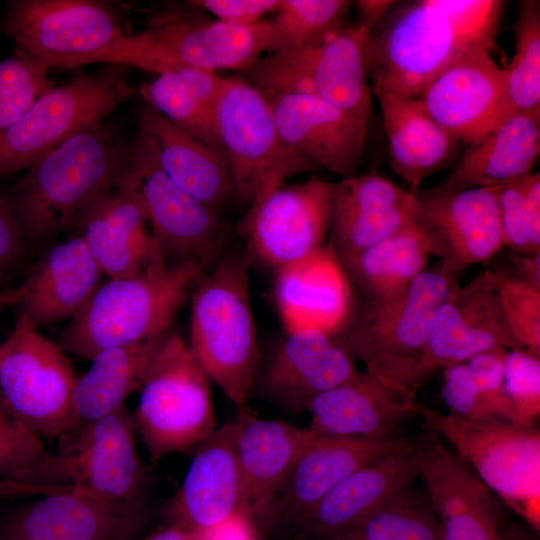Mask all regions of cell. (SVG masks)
I'll list each match as a JSON object with an SVG mask.
<instances>
[{
  "instance_id": "6da1fadb",
  "label": "cell",
  "mask_w": 540,
  "mask_h": 540,
  "mask_svg": "<svg viewBox=\"0 0 540 540\" xmlns=\"http://www.w3.org/2000/svg\"><path fill=\"white\" fill-rule=\"evenodd\" d=\"M396 3L370 32V87L410 98L462 56L490 51L505 7L501 0Z\"/></svg>"
},
{
  "instance_id": "7a4b0ae2",
  "label": "cell",
  "mask_w": 540,
  "mask_h": 540,
  "mask_svg": "<svg viewBox=\"0 0 540 540\" xmlns=\"http://www.w3.org/2000/svg\"><path fill=\"white\" fill-rule=\"evenodd\" d=\"M127 146L112 125L102 122L27 168L9 195L25 245L82 229L116 190Z\"/></svg>"
},
{
  "instance_id": "3957f363",
  "label": "cell",
  "mask_w": 540,
  "mask_h": 540,
  "mask_svg": "<svg viewBox=\"0 0 540 540\" xmlns=\"http://www.w3.org/2000/svg\"><path fill=\"white\" fill-rule=\"evenodd\" d=\"M197 263H168L160 245L136 274L101 283L72 318L58 345L92 359L99 352L137 344L167 333L191 287L204 275Z\"/></svg>"
},
{
  "instance_id": "277c9868",
  "label": "cell",
  "mask_w": 540,
  "mask_h": 540,
  "mask_svg": "<svg viewBox=\"0 0 540 540\" xmlns=\"http://www.w3.org/2000/svg\"><path fill=\"white\" fill-rule=\"evenodd\" d=\"M249 252L224 254L197 282L189 346L211 381L246 405L259 362L249 290Z\"/></svg>"
},
{
  "instance_id": "5b68a950",
  "label": "cell",
  "mask_w": 540,
  "mask_h": 540,
  "mask_svg": "<svg viewBox=\"0 0 540 540\" xmlns=\"http://www.w3.org/2000/svg\"><path fill=\"white\" fill-rule=\"evenodd\" d=\"M457 277L438 262L403 289L368 300L353 325L339 333L368 373L406 398L407 376L428 340L438 308L458 285Z\"/></svg>"
},
{
  "instance_id": "8992f818",
  "label": "cell",
  "mask_w": 540,
  "mask_h": 540,
  "mask_svg": "<svg viewBox=\"0 0 540 540\" xmlns=\"http://www.w3.org/2000/svg\"><path fill=\"white\" fill-rule=\"evenodd\" d=\"M253 80L270 98L312 95L368 125L373 114L370 31L343 25L309 44L268 53L255 64Z\"/></svg>"
},
{
  "instance_id": "52a82bcc",
  "label": "cell",
  "mask_w": 540,
  "mask_h": 540,
  "mask_svg": "<svg viewBox=\"0 0 540 540\" xmlns=\"http://www.w3.org/2000/svg\"><path fill=\"white\" fill-rule=\"evenodd\" d=\"M210 378L178 334H168L139 388L134 415L152 460L188 453L216 429Z\"/></svg>"
},
{
  "instance_id": "ba28073f",
  "label": "cell",
  "mask_w": 540,
  "mask_h": 540,
  "mask_svg": "<svg viewBox=\"0 0 540 540\" xmlns=\"http://www.w3.org/2000/svg\"><path fill=\"white\" fill-rule=\"evenodd\" d=\"M278 48L270 19L254 25L204 20L177 4L145 11L134 67L156 75L179 68L244 71Z\"/></svg>"
},
{
  "instance_id": "9c48e42d",
  "label": "cell",
  "mask_w": 540,
  "mask_h": 540,
  "mask_svg": "<svg viewBox=\"0 0 540 540\" xmlns=\"http://www.w3.org/2000/svg\"><path fill=\"white\" fill-rule=\"evenodd\" d=\"M434 431L479 479L534 529L540 525V432L535 425L476 422L420 405Z\"/></svg>"
},
{
  "instance_id": "30bf717a",
  "label": "cell",
  "mask_w": 540,
  "mask_h": 540,
  "mask_svg": "<svg viewBox=\"0 0 540 540\" xmlns=\"http://www.w3.org/2000/svg\"><path fill=\"white\" fill-rule=\"evenodd\" d=\"M215 123L234 198L250 208L289 178L318 168L286 146L269 100L240 76L225 78Z\"/></svg>"
},
{
  "instance_id": "8fae6325",
  "label": "cell",
  "mask_w": 540,
  "mask_h": 540,
  "mask_svg": "<svg viewBox=\"0 0 540 540\" xmlns=\"http://www.w3.org/2000/svg\"><path fill=\"white\" fill-rule=\"evenodd\" d=\"M134 92L120 65L78 73L53 87L0 136V176L29 168L68 139L104 122Z\"/></svg>"
},
{
  "instance_id": "7c38bea8",
  "label": "cell",
  "mask_w": 540,
  "mask_h": 540,
  "mask_svg": "<svg viewBox=\"0 0 540 540\" xmlns=\"http://www.w3.org/2000/svg\"><path fill=\"white\" fill-rule=\"evenodd\" d=\"M0 33L50 68L101 63L125 34L118 12L95 0H11Z\"/></svg>"
},
{
  "instance_id": "4fadbf2b",
  "label": "cell",
  "mask_w": 540,
  "mask_h": 540,
  "mask_svg": "<svg viewBox=\"0 0 540 540\" xmlns=\"http://www.w3.org/2000/svg\"><path fill=\"white\" fill-rule=\"evenodd\" d=\"M0 358V398L40 437L55 438L75 429L76 377L64 350L20 313Z\"/></svg>"
},
{
  "instance_id": "5bb4252c",
  "label": "cell",
  "mask_w": 540,
  "mask_h": 540,
  "mask_svg": "<svg viewBox=\"0 0 540 540\" xmlns=\"http://www.w3.org/2000/svg\"><path fill=\"white\" fill-rule=\"evenodd\" d=\"M118 182L136 191L151 235L166 260L193 262L207 269L219 259L223 246L219 211L184 192L166 176L151 137L141 128L127 146Z\"/></svg>"
},
{
  "instance_id": "9a60e30c",
  "label": "cell",
  "mask_w": 540,
  "mask_h": 540,
  "mask_svg": "<svg viewBox=\"0 0 540 540\" xmlns=\"http://www.w3.org/2000/svg\"><path fill=\"white\" fill-rule=\"evenodd\" d=\"M496 348L525 349L505 319L492 270H484L466 285L458 284L438 308L428 340L407 376L405 395L416 400L418 389L437 370Z\"/></svg>"
},
{
  "instance_id": "2e32d148",
  "label": "cell",
  "mask_w": 540,
  "mask_h": 540,
  "mask_svg": "<svg viewBox=\"0 0 540 540\" xmlns=\"http://www.w3.org/2000/svg\"><path fill=\"white\" fill-rule=\"evenodd\" d=\"M331 213V182L312 177L271 191L249 209L240 231L249 253L278 270L325 246Z\"/></svg>"
},
{
  "instance_id": "e0dca14e",
  "label": "cell",
  "mask_w": 540,
  "mask_h": 540,
  "mask_svg": "<svg viewBox=\"0 0 540 540\" xmlns=\"http://www.w3.org/2000/svg\"><path fill=\"white\" fill-rule=\"evenodd\" d=\"M413 220L429 254L459 275L488 261L504 247L498 205L491 187L448 190L419 188Z\"/></svg>"
},
{
  "instance_id": "ac0fdd59",
  "label": "cell",
  "mask_w": 540,
  "mask_h": 540,
  "mask_svg": "<svg viewBox=\"0 0 540 540\" xmlns=\"http://www.w3.org/2000/svg\"><path fill=\"white\" fill-rule=\"evenodd\" d=\"M413 442L426 494L443 540H503L508 520L497 495L434 431L424 428Z\"/></svg>"
},
{
  "instance_id": "d6986e66",
  "label": "cell",
  "mask_w": 540,
  "mask_h": 540,
  "mask_svg": "<svg viewBox=\"0 0 540 540\" xmlns=\"http://www.w3.org/2000/svg\"><path fill=\"white\" fill-rule=\"evenodd\" d=\"M419 99L438 124L467 144L479 141L515 114L507 71L484 49L454 62Z\"/></svg>"
},
{
  "instance_id": "ffe728a7",
  "label": "cell",
  "mask_w": 540,
  "mask_h": 540,
  "mask_svg": "<svg viewBox=\"0 0 540 540\" xmlns=\"http://www.w3.org/2000/svg\"><path fill=\"white\" fill-rule=\"evenodd\" d=\"M137 435L134 415L126 405L84 423L60 453L71 487L111 503L143 504L145 473Z\"/></svg>"
},
{
  "instance_id": "44dd1931",
  "label": "cell",
  "mask_w": 540,
  "mask_h": 540,
  "mask_svg": "<svg viewBox=\"0 0 540 540\" xmlns=\"http://www.w3.org/2000/svg\"><path fill=\"white\" fill-rule=\"evenodd\" d=\"M312 432L313 435L301 449L281 489L270 527L290 528L294 531L348 475L410 441L405 436L369 439Z\"/></svg>"
},
{
  "instance_id": "7402d4cb",
  "label": "cell",
  "mask_w": 540,
  "mask_h": 540,
  "mask_svg": "<svg viewBox=\"0 0 540 540\" xmlns=\"http://www.w3.org/2000/svg\"><path fill=\"white\" fill-rule=\"evenodd\" d=\"M148 513L143 504L111 503L69 486L14 515L0 540H134Z\"/></svg>"
},
{
  "instance_id": "603a6c76",
  "label": "cell",
  "mask_w": 540,
  "mask_h": 540,
  "mask_svg": "<svg viewBox=\"0 0 540 540\" xmlns=\"http://www.w3.org/2000/svg\"><path fill=\"white\" fill-rule=\"evenodd\" d=\"M235 432V421L226 422L195 448L169 505L170 524L202 535L244 516Z\"/></svg>"
},
{
  "instance_id": "cb8c5ba5",
  "label": "cell",
  "mask_w": 540,
  "mask_h": 540,
  "mask_svg": "<svg viewBox=\"0 0 540 540\" xmlns=\"http://www.w3.org/2000/svg\"><path fill=\"white\" fill-rule=\"evenodd\" d=\"M234 421L243 514L250 522L270 527L281 489L313 432L279 419L259 418L246 405L238 408Z\"/></svg>"
},
{
  "instance_id": "d4e9b609",
  "label": "cell",
  "mask_w": 540,
  "mask_h": 540,
  "mask_svg": "<svg viewBox=\"0 0 540 540\" xmlns=\"http://www.w3.org/2000/svg\"><path fill=\"white\" fill-rule=\"evenodd\" d=\"M269 102L288 148L341 179L357 174L367 124L312 95L282 94Z\"/></svg>"
},
{
  "instance_id": "484cf974",
  "label": "cell",
  "mask_w": 540,
  "mask_h": 540,
  "mask_svg": "<svg viewBox=\"0 0 540 540\" xmlns=\"http://www.w3.org/2000/svg\"><path fill=\"white\" fill-rule=\"evenodd\" d=\"M416 195L378 175L331 182V247L340 262L395 234L413 220Z\"/></svg>"
},
{
  "instance_id": "4316f807",
  "label": "cell",
  "mask_w": 540,
  "mask_h": 540,
  "mask_svg": "<svg viewBox=\"0 0 540 540\" xmlns=\"http://www.w3.org/2000/svg\"><path fill=\"white\" fill-rule=\"evenodd\" d=\"M420 405L367 371H358L346 382L314 397L305 411L311 416L309 428L318 434L385 439L403 437L402 429L419 416Z\"/></svg>"
},
{
  "instance_id": "83f0119b",
  "label": "cell",
  "mask_w": 540,
  "mask_h": 540,
  "mask_svg": "<svg viewBox=\"0 0 540 540\" xmlns=\"http://www.w3.org/2000/svg\"><path fill=\"white\" fill-rule=\"evenodd\" d=\"M264 378L269 395L300 412L316 396L346 382L358 371L339 333L317 329L286 331Z\"/></svg>"
},
{
  "instance_id": "f1b7e54d",
  "label": "cell",
  "mask_w": 540,
  "mask_h": 540,
  "mask_svg": "<svg viewBox=\"0 0 540 540\" xmlns=\"http://www.w3.org/2000/svg\"><path fill=\"white\" fill-rule=\"evenodd\" d=\"M420 473L413 439L352 472L330 491L294 530L297 540H320L359 522Z\"/></svg>"
},
{
  "instance_id": "f546056e",
  "label": "cell",
  "mask_w": 540,
  "mask_h": 540,
  "mask_svg": "<svg viewBox=\"0 0 540 540\" xmlns=\"http://www.w3.org/2000/svg\"><path fill=\"white\" fill-rule=\"evenodd\" d=\"M274 293L286 331L340 333L347 324L348 275L330 245L276 270Z\"/></svg>"
},
{
  "instance_id": "4dcf8cb0",
  "label": "cell",
  "mask_w": 540,
  "mask_h": 540,
  "mask_svg": "<svg viewBox=\"0 0 540 540\" xmlns=\"http://www.w3.org/2000/svg\"><path fill=\"white\" fill-rule=\"evenodd\" d=\"M103 275L81 236L50 247L25 279L21 313L37 328L73 318L101 284Z\"/></svg>"
},
{
  "instance_id": "1f68e13d",
  "label": "cell",
  "mask_w": 540,
  "mask_h": 540,
  "mask_svg": "<svg viewBox=\"0 0 540 540\" xmlns=\"http://www.w3.org/2000/svg\"><path fill=\"white\" fill-rule=\"evenodd\" d=\"M371 92L380 106L392 169L415 193L425 179L454 161L461 142L430 116L419 98Z\"/></svg>"
},
{
  "instance_id": "d6a6232c",
  "label": "cell",
  "mask_w": 540,
  "mask_h": 540,
  "mask_svg": "<svg viewBox=\"0 0 540 540\" xmlns=\"http://www.w3.org/2000/svg\"><path fill=\"white\" fill-rule=\"evenodd\" d=\"M540 153V110L518 112L475 143L438 186L448 190L494 187L531 173Z\"/></svg>"
},
{
  "instance_id": "836d02e7",
  "label": "cell",
  "mask_w": 540,
  "mask_h": 540,
  "mask_svg": "<svg viewBox=\"0 0 540 540\" xmlns=\"http://www.w3.org/2000/svg\"><path fill=\"white\" fill-rule=\"evenodd\" d=\"M139 128L152 139L160 167L181 190L219 211L234 198V185L224 152L186 134L146 106Z\"/></svg>"
},
{
  "instance_id": "e575fe53",
  "label": "cell",
  "mask_w": 540,
  "mask_h": 540,
  "mask_svg": "<svg viewBox=\"0 0 540 540\" xmlns=\"http://www.w3.org/2000/svg\"><path fill=\"white\" fill-rule=\"evenodd\" d=\"M136 191L118 182L116 190L90 215L82 238L109 279L136 274L148 262L154 238Z\"/></svg>"
},
{
  "instance_id": "d590c367",
  "label": "cell",
  "mask_w": 540,
  "mask_h": 540,
  "mask_svg": "<svg viewBox=\"0 0 540 540\" xmlns=\"http://www.w3.org/2000/svg\"><path fill=\"white\" fill-rule=\"evenodd\" d=\"M167 335L96 354L90 368L75 380L73 405L79 422L98 419L124 406L127 398L139 390Z\"/></svg>"
},
{
  "instance_id": "8d00e7d4",
  "label": "cell",
  "mask_w": 540,
  "mask_h": 540,
  "mask_svg": "<svg viewBox=\"0 0 540 540\" xmlns=\"http://www.w3.org/2000/svg\"><path fill=\"white\" fill-rule=\"evenodd\" d=\"M224 82L225 78L216 72L179 67L141 84L139 93L147 106L177 128L222 150L216 131L215 108Z\"/></svg>"
},
{
  "instance_id": "74e56055",
  "label": "cell",
  "mask_w": 540,
  "mask_h": 540,
  "mask_svg": "<svg viewBox=\"0 0 540 540\" xmlns=\"http://www.w3.org/2000/svg\"><path fill=\"white\" fill-rule=\"evenodd\" d=\"M421 228L412 220L395 234L341 262L368 300L391 295L426 269L429 256Z\"/></svg>"
},
{
  "instance_id": "f35d334b",
  "label": "cell",
  "mask_w": 540,
  "mask_h": 540,
  "mask_svg": "<svg viewBox=\"0 0 540 540\" xmlns=\"http://www.w3.org/2000/svg\"><path fill=\"white\" fill-rule=\"evenodd\" d=\"M41 438L0 398V479L51 490L71 486L64 457L50 453Z\"/></svg>"
},
{
  "instance_id": "ab89813d",
  "label": "cell",
  "mask_w": 540,
  "mask_h": 540,
  "mask_svg": "<svg viewBox=\"0 0 540 540\" xmlns=\"http://www.w3.org/2000/svg\"><path fill=\"white\" fill-rule=\"evenodd\" d=\"M320 540H443L426 492L409 486L352 526Z\"/></svg>"
},
{
  "instance_id": "60d3db41",
  "label": "cell",
  "mask_w": 540,
  "mask_h": 540,
  "mask_svg": "<svg viewBox=\"0 0 540 540\" xmlns=\"http://www.w3.org/2000/svg\"><path fill=\"white\" fill-rule=\"evenodd\" d=\"M515 54L507 71L515 113L540 110V4L523 0L514 25Z\"/></svg>"
},
{
  "instance_id": "b9f144b4",
  "label": "cell",
  "mask_w": 540,
  "mask_h": 540,
  "mask_svg": "<svg viewBox=\"0 0 540 540\" xmlns=\"http://www.w3.org/2000/svg\"><path fill=\"white\" fill-rule=\"evenodd\" d=\"M350 5L348 0H279L270 18L277 50L309 44L342 27Z\"/></svg>"
},
{
  "instance_id": "7bdbcfd3",
  "label": "cell",
  "mask_w": 540,
  "mask_h": 540,
  "mask_svg": "<svg viewBox=\"0 0 540 540\" xmlns=\"http://www.w3.org/2000/svg\"><path fill=\"white\" fill-rule=\"evenodd\" d=\"M50 67L15 48L0 60V136L53 88L48 78Z\"/></svg>"
},
{
  "instance_id": "ee69618b",
  "label": "cell",
  "mask_w": 540,
  "mask_h": 540,
  "mask_svg": "<svg viewBox=\"0 0 540 540\" xmlns=\"http://www.w3.org/2000/svg\"><path fill=\"white\" fill-rule=\"evenodd\" d=\"M492 272L509 328L525 349L540 355V288L512 277L499 265Z\"/></svg>"
},
{
  "instance_id": "f6af8a7d",
  "label": "cell",
  "mask_w": 540,
  "mask_h": 540,
  "mask_svg": "<svg viewBox=\"0 0 540 540\" xmlns=\"http://www.w3.org/2000/svg\"><path fill=\"white\" fill-rule=\"evenodd\" d=\"M504 382L521 423L535 425L540 413V355L527 349L509 350Z\"/></svg>"
},
{
  "instance_id": "bcb514c9",
  "label": "cell",
  "mask_w": 540,
  "mask_h": 540,
  "mask_svg": "<svg viewBox=\"0 0 540 540\" xmlns=\"http://www.w3.org/2000/svg\"><path fill=\"white\" fill-rule=\"evenodd\" d=\"M491 188L497 200L504 246L519 253L540 252V238L534 235L527 215L522 179Z\"/></svg>"
},
{
  "instance_id": "7dc6e473",
  "label": "cell",
  "mask_w": 540,
  "mask_h": 540,
  "mask_svg": "<svg viewBox=\"0 0 540 540\" xmlns=\"http://www.w3.org/2000/svg\"><path fill=\"white\" fill-rule=\"evenodd\" d=\"M442 394L449 414L455 417L476 422L501 421L465 362L444 369Z\"/></svg>"
},
{
  "instance_id": "c3c4849f",
  "label": "cell",
  "mask_w": 540,
  "mask_h": 540,
  "mask_svg": "<svg viewBox=\"0 0 540 540\" xmlns=\"http://www.w3.org/2000/svg\"><path fill=\"white\" fill-rule=\"evenodd\" d=\"M508 351L496 348L478 354L465 363L500 420L523 425L505 388L504 366Z\"/></svg>"
},
{
  "instance_id": "681fc988",
  "label": "cell",
  "mask_w": 540,
  "mask_h": 540,
  "mask_svg": "<svg viewBox=\"0 0 540 540\" xmlns=\"http://www.w3.org/2000/svg\"><path fill=\"white\" fill-rule=\"evenodd\" d=\"M189 4L211 13L216 20L236 24L254 25L273 15L279 0H192Z\"/></svg>"
},
{
  "instance_id": "f907efd6",
  "label": "cell",
  "mask_w": 540,
  "mask_h": 540,
  "mask_svg": "<svg viewBox=\"0 0 540 540\" xmlns=\"http://www.w3.org/2000/svg\"><path fill=\"white\" fill-rule=\"evenodd\" d=\"M25 242L9 195L0 193V285L5 284L22 263ZM0 290L2 287L0 286Z\"/></svg>"
},
{
  "instance_id": "816d5d0a",
  "label": "cell",
  "mask_w": 540,
  "mask_h": 540,
  "mask_svg": "<svg viewBox=\"0 0 540 540\" xmlns=\"http://www.w3.org/2000/svg\"><path fill=\"white\" fill-rule=\"evenodd\" d=\"M514 278L540 288V252L519 253L509 251L506 265H499Z\"/></svg>"
},
{
  "instance_id": "f5cc1de1",
  "label": "cell",
  "mask_w": 540,
  "mask_h": 540,
  "mask_svg": "<svg viewBox=\"0 0 540 540\" xmlns=\"http://www.w3.org/2000/svg\"><path fill=\"white\" fill-rule=\"evenodd\" d=\"M395 3L396 1L392 0L355 1L354 6L359 16L358 25L371 32Z\"/></svg>"
},
{
  "instance_id": "db71d44e",
  "label": "cell",
  "mask_w": 540,
  "mask_h": 540,
  "mask_svg": "<svg viewBox=\"0 0 540 540\" xmlns=\"http://www.w3.org/2000/svg\"><path fill=\"white\" fill-rule=\"evenodd\" d=\"M56 491L58 490L40 488L0 479V498L46 495Z\"/></svg>"
},
{
  "instance_id": "11a10c76",
  "label": "cell",
  "mask_w": 540,
  "mask_h": 540,
  "mask_svg": "<svg viewBox=\"0 0 540 540\" xmlns=\"http://www.w3.org/2000/svg\"><path fill=\"white\" fill-rule=\"evenodd\" d=\"M142 540H205V538L200 534L170 524L156 530Z\"/></svg>"
},
{
  "instance_id": "9f6ffc18",
  "label": "cell",
  "mask_w": 540,
  "mask_h": 540,
  "mask_svg": "<svg viewBox=\"0 0 540 540\" xmlns=\"http://www.w3.org/2000/svg\"><path fill=\"white\" fill-rule=\"evenodd\" d=\"M27 290V283L24 280L19 286L0 290V312L15 304H20Z\"/></svg>"
},
{
  "instance_id": "6f0895ef",
  "label": "cell",
  "mask_w": 540,
  "mask_h": 540,
  "mask_svg": "<svg viewBox=\"0 0 540 540\" xmlns=\"http://www.w3.org/2000/svg\"><path fill=\"white\" fill-rule=\"evenodd\" d=\"M503 540H538L526 529L521 528L509 518L503 529Z\"/></svg>"
},
{
  "instance_id": "680465c9",
  "label": "cell",
  "mask_w": 540,
  "mask_h": 540,
  "mask_svg": "<svg viewBox=\"0 0 540 540\" xmlns=\"http://www.w3.org/2000/svg\"><path fill=\"white\" fill-rule=\"evenodd\" d=\"M7 346H8L7 339L5 341H3L2 343H0V358L4 354V352L6 351Z\"/></svg>"
}]
</instances>
